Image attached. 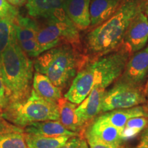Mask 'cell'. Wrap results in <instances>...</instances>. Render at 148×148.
I'll return each instance as SVG.
<instances>
[{"mask_svg": "<svg viewBox=\"0 0 148 148\" xmlns=\"http://www.w3.org/2000/svg\"><path fill=\"white\" fill-rule=\"evenodd\" d=\"M132 54L127 45L123 43L112 52L89 58L74 77L64 97L79 105L93 88H107L119 78Z\"/></svg>", "mask_w": 148, "mask_h": 148, "instance_id": "cell-1", "label": "cell"}, {"mask_svg": "<svg viewBox=\"0 0 148 148\" xmlns=\"http://www.w3.org/2000/svg\"><path fill=\"white\" fill-rule=\"evenodd\" d=\"M147 1L124 0L110 18L92 28L85 38L88 58H98L119 49L130 24L139 12H144Z\"/></svg>", "mask_w": 148, "mask_h": 148, "instance_id": "cell-2", "label": "cell"}, {"mask_svg": "<svg viewBox=\"0 0 148 148\" xmlns=\"http://www.w3.org/2000/svg\"><path fill=\"white\" fill-rule=\"evenodd\" d=\"M0 67L4 86V106L26 99L31 93L34 62L24 53L16 36L0 56Z\"/></svg>", "mask_w": 148, "mask_h": 148, "instance_id": "cell-3", "label": "cell"}, {"mask_svg": "<svg viewBox=\"0 0 148 148\" xmlns=\"http://www.w3.org/2000/svg\"><path fill=\"white\" fill-rule=\"evenodd\" d=\"M88 59V56L81 53L80 48L66 44L53 47L36 57L34 68L62 91L71 85Z\"/></svg>", "mask_w": 148, "mask_h": 148, "instance_id": "cell-4", "label": "cell"}, {"mask_svg": "<svg viewBox=\"0 0 148 148\" xmlns=\"http://www.w3.org/2000/svg\"><path fill=\"white\" fill-rule=\"evenodd\" d=\"M1 117L19 127L45 121H60L57 103L45 100L32 88L25 100L8 103L3 108Z\"/></svg>", "mask_w": 148, "mask_h": 148, "instance_id": "cell-5", "label": "cell"}, {"mask_svg": "<svg viewBox=\"0 0 148 148\" xmlns=\"http://www.w3.org/2000/svg\"><path fill=\"white\" fill-rule=\"evenodd\" d=\"M39 25L36 39L41 53L62 45H71L80 48L79 31L68 17L64 20H46Z\"/></svg>", "mask_w": 148, "mask_h": 148, "instance_id": "cell-6", "label": "cell"}, {"mask_svg": "<svg viewBox=\"0 0 148 148\" xmlns=\"http://www.w3.org/2000/svg\"><path fill=\"white\" fill-rule=\"evenodd\" d=\"M145 102V93L143 88L116 80L114 86L103 94L100 112L132 108Z\"/></svg>", "mask_w": 148, "mask_h": 148, "instance_id": "cell-7", "label": "cell"}, {"mask_svg": "<svg viewBox=\"0 0 148 148\" xmlns=\"http://www.w3.org/2000/svg\"><path fill=\"white\" fill-rule=\"evenodd\" d=\"M148 76V45L134 53L127 60L117 80L136 87H142Z\"/></svg>", "mask_w": 148, "mask_h": 148, "instance_id": "cell-8", "label": "cell"}, {"mask_svg": "<svg viewBox=\"0 0 148 148\" xmlns=\"http://www.w3.org/2000/svg\"><path fill=\"white\" fill-rule=\"evenodd\" d=\"M64 0H26L25 7L32 18L64 20L67 18L62 8Z\"/></svg>", "mask_w": 148, "mask_h": 148, "instance_id": "cell-9", "label": "cell"}, {"mask_svg": "<svg viewBox=\"0 0 148 148\" xmlns=\"http://www.w3.org/2000/svg\"><path fill=\"white\" fill-rule=\"evenodd\" d=\"M148 41V20L144 12H140L130 24L125 33L123 43L132 53L140 50Z\"/></svg>", "mask_w": 148, "mask_h": 148, "instance_id": "cell-10", "label": "cell"}, {"mask_svg": "<svg viewBox=\"0 0 148 148\" xmlns=\"http://www.w3.org/2000/svg\"><path fill=\"white\" fill-rule=\"evenodd\" d=\"M90 0H64L62 8L66 16L78 30L90 26Z\"/></svg>", "mask_w": 148, "mask_h": 148, "instance_id": "cell-11", "label": "cell"}, {"mask_svg": "<svg viewBox=\"0 0 148 148\" xmlns=\"http://www.w3.org/2000/svg\"><path fill=\"white\" fill-rule=\"evenodd\" d=\"M138 116H148V106H137L108 111L100 114L95 119L108 123L122 130L130 119Z\"/></svg>", "mask_w": 148, "mask_h": 148, "instance_id": "cell-12", "label": "cell"}, {"mask_svg": "<svg viewBox=\"0 0 148 148\" xmlns=\"http://www.w3.org/2000/svg\"><path fill=\"white\" fill-rule=\"evenodd\" d=\"M105 91L106 88L99 86L93 88L87 97L77 106L75 114L82 125L100 112L101 99Z\"/></svg>", "mask_w": 148, "mask_h": 148, "instance_id": "cell-13", "label": "cell"}, {"mask_svg": "<svg viewBox=\"0 0 148 148\" xmlns=\"http://www.w3.org/2000/svg\"><path fill=\"white\" fill-rule=\"evenodd\" d=\"M121 130L112 125L94 119L86 130L85 136L86 139H93L102 143L121 145L123 141L121 136Z\"/></svg>", "mask_w": 148, "mask_h": 148, "instance_id": "cell-14", "label": "cell"}, {"mask_svg": "<svg viewBox=\"0 0 148 148\" xmlns=\"http://www.w3.org/2000/svg\"><path fill=\"white\" fill-rule=\"evenodd\" d=\"M24 132L46 137L77 136V133L66 129L60 121H45L34 123L24 127Z\"/></svg>", "mask_w": 148, "mask_h": 148, "instance_id": "cell-15", "label": "cell"}, {"mask_svg": "<svg viewBox=\"0 0 148 148\" xmlns=\"http://www.w3.org/2000/svg\"><path fill=\"white\" fill-rule=\"evenodd\" d=\"M124 0H90V26H98L110 17L121 6Z\"/></svg>", "mask_w": 148, "mask_h": 148, "instance_id": "cell-16", "label": "cell"}, {"mask_svg": "<svg viewBox=\"0 0 148 148\" xmlns=\"http://www.w3.org/2000/svg\"><path fill=\"white\" fill-rule=\"evenodd\" d=\"M0 148H27L23 130L5 119H1L0 121Z\"/></svg>", "mask_w": 148, "mask_h": 148, "instance_id": "cell-17", "label": "cell"}, {"mask_svg": "<svg viewBox=\"0 0 148 148\" xmlns=\"http://www.w3.org/2000/svg\"><path fill=\"white\" fill-rule=\"evenodd\" d=\"M32 89L45 100L57 103L62 97V90L55 86L47 76L38 72L34 73Z\"/></svg>", "mask_w": 148, "mask_h": 148, "instance_id": "cell-18", "label": "cell"}, {"mask_svg": "<svg viewBox=\"0 0 148 148\" xmlns=\"http://www.w3.org/2000/svg\"><path fill=\"white\" fill-rule=\"evenodd\" d=\"M58 106L60 121L66 129L77 133L81 130L83 125L79 122L75 114L77 104L70 101L64 97L60 98L57 102Z\"/></svg>", "mask_w": 148, "mask_h": 148, "instance_id": "cell-19", "label": "cell"}, {"mask_svg": "<svg viewBox=\"0 0 148 148\" xmlns=\"http://www.w3.org/2000/svg\"><path fill=\"white\" fill-rule=\"evenodd\" d=\"M39 29V24L32 18L19 14L14 21V32L17 42L36 38Z\"/></svg>", "mask_w": 148, "mask_h": 148, "instance_id": "cell-20", "label": "cell"}, {"mask_svg": "<svg viewBox=\"0 0 148 148\" xmlns=\"http://www.w3.org/2000/svg\"><path fill=\"white\" fill-rule=\"evenodd\" d=\"M70 138L71 137H46L25 132V140L27 148H59L64 145Z\"/></svg>", "mask_w": 148, "mask_h": 148, "instance_id": "cell-21", "label": "cell"}, {"mask_svg": "<svg viewBox=\"0 0 148 148\" xmlns=\"http://www.w3.org/2000/svg\"><path fill=\"white\" fill-rule=\"evenodd\" d=\"M17 15L0 18V56L15 36L14 21Z\"/></svg>", "mask_w": 148, "mask_h": 148, "instance_id": "cell-22", "label": "cell"}, {"mask_svg": "<svg viewBox=\"0 0 148 148\" xmlns=\"http://www.w3.org/2000/svg\"><path fill=\"white\" fill-rule=\"evenodd\" d=\"M148 127V116H138L130 119L122 130L121 136L123 140L135 137Z\"/></svg>", "mask_w": 148, "mask_h": 148, "instance_id": "cell-23", "label": "cell"}, {"mask_svg": "<svg viewBox=\"0 0 148 148\" xmlns=\"http://www.w3.org/2000/svg\"><path fill=\"white\" fill-rule=\"evenodd\" d=\"M18 45L21 49L24 51V53L27 56L31 58H36L38 56L41 54L39 46L36 41V38H32L24 41L18 42Z\"/></svg>", "mask_w": 148, "mask_h": 148, "instance_id": "cell-24", "label": "cell"}, {"mask_svg": "<svg viewBox=\"0 0 148 148\" xmlns=\"http://www.w3.org/2000/svg\"><path fill=\"white\" fill-rule=\"evenodd\" d=\"M17 14L18 12L16 7L11 5L6 0H0V18Z\"/></svg>", "mask_w": 148, "mask_h": 148, "instance_id": "cell-25", "label": "cell"}, {"mask_svg": "<svg viewBox=\"0 0 148 148\" xmlns=\"http://www.w3.org/2000/svg\"><path fill=\"white\" fill-rule=\"evenodd\" d=\"M87 143L89 145V148H125L123 145H117V144H110L102 143L98 140L93 139H86Z\"/></svg>", "mask_w": 148, "mask_h": 148, "instance_id": "cell-26", "label": "cell"}, {"mask_svg": "<svg viewBox=\"0 0 148 148\" xmlns=\"http://www.w3.org/2000/svg\"><path fill=\"white\" fill-rule=\"evenodd\" d=\"M132 148H148V127L143 130L138 143Z\"/></svg>", "mask_w": 148, "mask_h": 148, "instance_id": "cell-27", "label": "cell"}, {"mask_svg": "<svg viewBox=\"0 0 148 148\" xmlns=\"http://www.w3.org/2000/svg\"><path fill=\"white\" fill-rule=\"evenodd\" d=\"M80 140V138L77 136H73V137L70 138L64 145L59 148H78Z\"/></svg>", "mask_w": 148, "mask_h": 148, "instance_id": "cell-28", "label": "cell"}, {"mask_svg": "<svg viewBox=\"0 0 148 148\" xmlns=\"http://www.w3.org/2000/svg\"><path fill=\"white\" fill-rule=\"evenodd\" d=\"M4 86H3L2 75H1V67H0V98H1V102H0V106L3 107L4 106Z\"/></svg>", "mask_w": 148, "mask_h": 148, "instance_id": "cell-29", "label": "cell"}, {"mask_svg": "<svg viewBox=\"0 0 148 148\" xmlns=\"http://www.w3.org/2000/svg\"><path fill=\"white\" fill-rule=\"evenodd\" d=\"M11 5L14 7H20L24 5L26 2V0H6Z\"/></svg>", "mask_w": 148, "mask_h": 148, "instance_id": "cell-30", "label": "cell"}, {"mask_svg": "<svg viewBox=\"0 0 148 148\" xmlns=\"http://www.w3.org/2000/svg\"><path fill=\"white\" fill-rule=\"evenodd\" d=\"M78 148H89L88 147L87 141L85 139H82V138H81Z\"/></svg>", "mask_w": 148, "mask_h": 148, "instance_id": "cell-31", "label": "cell"}, {"mask_svg": "<svg viewBox=\"0 0 148 148\" xmlns=\"http://www.w3.org/2000/svg\"><path fill=\"white\" fill-rule=\"evenodd\" d=\"M144 13L145 14V15H146V16H147V20H148V0L147 1V3H146L145 10H144Z\"/></svg>", "mask_w": 148, "mask_h": 148, "instance_id": "cell-32", "label": "cell"}, {"mask_svg": "<svg viewBox=\"0 0 148 148\" xmlns=\"http://www.w3.org/2000/svg\"><path fill=\"white\" fill-rule=\"evenodd\" d=\"M144 91H145V95H147V97H148V78H147V82H146V84H145V89H144Z\"/></svg>", "mask_w": 148, "mask_h": 148, "instance_id": "cell-33", "label": "cell"}, {"mask_svg": "<svg viewBox=\"0 0 148 148\" xmlns=\"http://www.w3.org/2000/svg\"><path fill=\"white\" fill-rule=\"evenodd\" d=\"M0 102H1V98H0Z\"/></svg>", "mask_w": 148, "mask_h": 148, "instance_id": "cell-34", "label": "cell"}]
</instances>
